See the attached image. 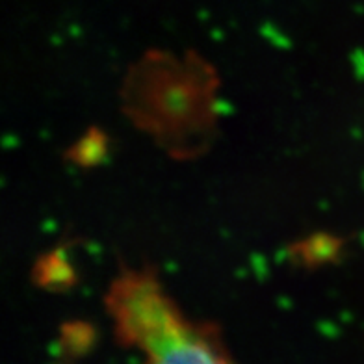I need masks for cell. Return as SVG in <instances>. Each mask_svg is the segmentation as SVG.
<instances>
[{
    "mask_svg": "<svg viewBox=\"0 0 364 364\" xmlns=\"http://www.w3.org/2000/svg\"><path fill=\"white\" fill-rule=\"evenodd\" d=\"M106 303L121 342L144 364H232L220 338L188 320L149 273L121 275Z\"/></svg>",
    "mask_w": 364,
    "mask_h": 364,
    "instance_id": "1",
    "label": "cell"
}]
</instances>
